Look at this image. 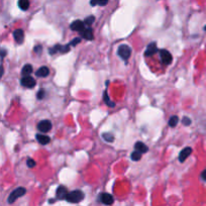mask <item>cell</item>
I'll list each match as a JSON object with an SVG mask.
<instances>
[{"mask_svg": "<svg viewBox=\"0 0 206 206\" xmlns=\"http://www.w3.org/2000/svg\"><path fill=\"white\" fill-rule=\"evenodd\" d=\"M36 75L40 78H45L50 75V70H49L48 67H41L40 69L36 72Z\"/></svg>", "mask_w": 206, "mask_h": 206, "instance_id": "obj_16", "label": "cell"}, {"mask_svg": "<svg viewBox=\"0 0 206 206\" xmlns=\"http://www.w3.org/2000/svg\"><path fill=\"white\" fill-rule=\"evenodd\" d=\"M117 55L124 61H127L131 55V48L127 45H121L117 50Z\"/></svg>", "mask_w": 206, "mask_h": 206, "instance_id": "obj_3", "label": "cell"}, {"mask_svg": "<svg viewBox=\"0 0 206 206\" xmlns=\"http://www.w3.org/2000/svg\"><path fill=\"white\" fill-rule=\"evenodd\" d=\"M55 201H56V199H50V201L49 202H50V203H53V202H55Z\"/></svg>", "mask_w": 206, "mask_h": 206, "instance_id": "obj_35", "label": "cell"}, {"mask_svg": "<svg viewBox=\"0 0 206 206\" xmlns=\"http://www.w3.org/2000/svg\"><path fill=\"white\" fill-rule=\"evenodd\" d=\"M142 154H141L139 152L135 151V150H134V152L131 153L130 158H131L132 161H134V162H138V161H139V160L142 159Z\"/></svg>", "mask_w": 206, "mask_h": 206, "instance_id": "obj_19", "label": "cell"}, {"mask_svg": "<svg viewBox=\"0 0 206 206\" xmlns=\"http://www.w3.org/2000/svg\"><path fill=\"white\" fill-rule=\"evenodd\" d=\"M182 123H183L184 125H186V126H188V125H190V124H191V119H190L189 117L184 116V117H183V119H182Z\"/></svg>", "mask_w": 206, "mask_h": 206, "instance_id": "obj_26", "label": "cell"}, {"mask_svg": "<svg viewBox=\"0 0 206 206\" xmlns=\"http://www.w3.org/2000/svg\"><path fill=\"white\" fill-rule=\"evenodd\" d=\"M18 6L21 10H27L29 7V0H18Z\"/></svg>", "mask_w": 206, "mask_h": 206, "instance_id": "obj_18", "label": "cell"}, {"mask_svg": "<svg viewBox=\"0 0 206 206\" xmlns=\"http://www.w3.org/2000/svg\"><path fill=\"white\" fill-rule=\"evenodd\" d=\"M204 29H205V31H206V25H205V27H204Z\"/></svg>", "mask_w": 206, "mask_h": 206, "instance_id": "obj_36", "label": "cell"}, {"mask_svg": "<svg viewBox=\"0 0 206 206\" xmlns=\"http://www.w3.org/2000/svg\"><path fill=\"white\" fill-rule=\"evenodd\" d=\"M160 56H161V59H162L163 63L164 64H166V65H170L173 61L172 55H171L170 52L167 51V50H161L160 51Z\"/></svg>", "mask_w": 206, "mask_h": 206, "instance_id": "obj_5", "label": "cell"}, {"mask_svg": "<svg viewBox=\"0 0 206 206\" xmlns=\"http://www.w3.org/2000/svg\"><path fill=\"white\" fill-rule=\"evenodd\" d=\"M94 20H95V17L91 15V16L86 17L85 20H84V21H83V22H84L85 25H87V26H90V25H91V24L94 22Z\"/></svg>", "mask_w": 206, "mask_h": 206, "instance_id": "obj_23", "label": "cell"}, {"mask_svg": "<svg viewBox=\"0 0 206 206\" xmlns=\"http://www.w3.org/2000/svg\"><path fill=\"white\" fill-rule=\"evenodd\" d=\"M103 100H104V102H105L108 106H110V107H114V106H115V104L109 99V97H108L106 91H104V94H103Z\"/></svg>", "mask_w": 206, "mask_h": 206, "instance_id": "obj_20", "label": "cell"}, {"mask_svg": "<svg viewBox=\"0 0 206 206\" xmlns=\"http://www.w3.org/2000/svg\"><path fill=\"white\" fill-rule=\"evenodd\" d=\"M20 83H21V85L23 87H26V88H33V87L36 86V84H37L36 80H34L31 76L22 77V79H21V81H20Z\"/></svg>", "mask_w": 206, "mask_h": 206, "instance_id": "obj_4", "label": "cell"}, {"mask_svg": "<svg viewBox=\"0 0 206 206\" xmlns=\"http://www.w3.org/2000/svg\"><path fill=\"white\" fill-rule=\"evenodd\" d=\"M67 194H68V190L65 186H59L57 191H56V195H57L58 199H66Z\"/></svg>", "mask_w": 206, "mask_h": 206, "instance_id": "obj_12", "label": "cell"}, {"mask_svg": "<svg viewBox=\"0 0 206 206\" xmlns=\"http://www.w3.org/2000/svg\"><path fill=\"white\" fill-rule=\"evenodd\" d=\"M70 45L68 44V45H66V46H64V47H61V50H60V52L61 53H68V52L70 51Z\"/></svg>", "mask_w": 206, "mask_h": 206, "instance_id": "obj_27", "label": "cell"}, {"mask_svg": "<svg viewBox=\"0 0 206 206\" xmlns=\"http://www.w3.org/2000/svg\"><path fill=\"white\" fill-rule=\"evenodd\" d=\"M192 154V149L189 148V146H187V148L183 149L182 151L180 152V155H179V161L181 163L185 162V160H186L188 157Z\"/></svg>", "mask_w": 206, "mask_h": 206, "instance_id": "obj_10", "label": "cell"}, {"mask_svg": "<svg viewBox=\"0 0 206 206\" xmlns=\"http://www.w3.org/2000/svg\"><path fill=\"white\" fill-rule=\"evenodd\" d=\"M72 30L74 31H79V33H81L82 30H84L85 29V24L84 22L82 21V20H75L74 22H72V24L70 25Z\"/></svg>", "mask_w": 206, "mask_h": 206, "instance_id": "obj_8", "label": "cell"}, {"mask_svg": "<svg viewBox=\"0 0 206 206\" xmlns=\"http://www.w3.org/2000/svg\"><path fill=\"white\" fill-rule=\"evenodd\" d=\"M201 177H202V179H203L204 181H206V170H204L203 172H202Z\"/></svg>", "mask_w": 206, "mask_h": 206, "instance_id": "obj_33", "label": "cell"}, {"mask_svg": "<svg viewBox=\"0 0 206 206\" xmlns=\"http://www.w3.org/2000/svg\"><path fill=\"white\" fill-rule=\"evenodd\" d=\"M37 99H43L44 97H45V90L44 89H41L40 91L37 92Z\"/></svg>", "mask_w": 206, "mask_h": 206, "instance_id": "obj_30", "label": "cell"}, {"mask_svg": "<svg viewBox=\"0 0 206 206\" xmlns=\"http://www.w3.org/2000/svg\"><path fill=\"white\" fill-rule=\"evenodd\" d=\"M81 36L85 38V40H88V41H92L93 40V31H92V29L91 27H85L84 30H82L81 33Z\"/></svg>", "mask_w": 206, "mask_h": 206, "instance_id": "obj_13", "label": "cell"}, {"mask_svg": "<svg viewBox=\"0 0 206 206\" xmlns=\"http://www.w3.org/2000/svg\"><path fill=\"white\" fill-rule=\"evenodd\" d=\"M178 121H179V118H178L177 115H173V116H171V118L169 119V125L171 127H174L176 126Z\"/></svg>", "mask_w": 206, "mask_h": 206, "instance_id": "obj_21", "label": "cell"}, {"mask_svg": "<svg viewBox=\"0 0 206 206\" xmlns=\"http://www.w3.org/2000/svg\"><path fill=\"white\" fill-rule=\"evenodd\" d=\"M37 138V141L40 142L41 145H48L49 142H51V138L49 135H45V134H37L36 135Z\"/></svg>", "mask_w": 206, "mask_h": 206, "instance_id": "obj_15", "label": "cell"}, {"mask_svg": "<svg viewBox=\"0 0 206 206\" xmlns=\"http://www.w3.org/2000/svg\"><path fill=\"white\" fill-rule=\"evenodd\" d=\"M26 193V189L24 187H18L16 188L15 190H13L11 193H10V195L8 196V203L9 204H12L13 202H15L17 199L22 197L24 194Z\"/></svg>", "mask_w": 206, "mask_h": 206, "instance_id": "obj_2", "label": "cell"}, {"mask_svg": "<svg viewBox=\"0 0 206 206\" xmlns=\"http://www.w3.org/2000/svg\"><path fill=\"white\" fill-rule=\"evenodd\" d=\"M99 199H100V201L102 202L103 204H105V205H111L114 202L113 196L111 194H109V193H102V194H100Z\"/></svg>", "mask_w": 206, "mask_h": 206, "instance_id": "obj_7", "label": "cell"}, {"mask_svg": "<svg viewBox=\"0 0 206 206\" xmlns=\"http://www.w3.org/2000/svg\"><path fill=\"white\" fill-rule=\"evenodd\" d=\"M61 47H62V46H60V45H56V46H54L53 48H51L50 50H49V52H50V54H51V55H55L56 53L60 52Z\"/></svg>", "mask_w": 206, "mask_h": 206, "instance_id": "obj_24", "label": "cell"}, {"mask_svg": "<svg viewBox=\"0 0 206 206\" xmlns=\"http://www.w3.org/2000/svg\"><path fill=\"white\" fill-rule=\"evenodd\" d=\"M52 128V122L50 120H41L37 123V130L41 132H48Z\"/></svg>", "mask_w": 206, "mask_h": 206, "instance_id": "obj_6", "label": "cell"}, {"mask_svg": "<svg viewBox=\"0 0 206 206\" xmlns=\"http://www.w3.org/2000/svg\"><path fill=\"white\" fill-rule=\"evenodd\" d=\"M158 52H159V50H158V48H157V44L156 43H151L148 47H146L145 55L146 56V57H150V56L155 55L156 53H158Z\"/></svg>", "mask_w": 206, "mask_h": 206, "instance_id": "obj_9", "label": "cell"}, {"mask_svg": "<svg viewBox=\"0 0 206 206\" xmlns=\"http://www.w3.org/2000/svg\"><path fill=\"white\" fill-rule=\"evenodd\" d=\"M102 138L105 139L106 142H111L114 141V137L112 134H109V132H104V134H102Z\"/></svg>", "mask_w": 206, "mask_h": 206, "instance_id": "obj_22", "label": "cell"}, {"mask_svg": "<svg viewBox=\"0 0 206 206\" xmlns=\"http://www.w3.org/2000/svg\"><path fill=\"white\" fill-rule=\"evenodd\" d=\"M26 165H27L29 168H34L36 165H37V163H36V161H34V160L29 158V159H27V161H26Z\"/></svg>", "mask_w": 206, "mask_h": 206, "instance_id": "obj_25", "label": "cell"}, {"mask_svg": "<svg viewBox=\"0 0 206 206\" xmlns=\"http://www.w3.org/2000/svg\"><path fill=\"white\" fill-rule=\"evenodd\" d=\"M85 195L81 190H74L71 192H68L67 196H66V200L70 203H79L84 199Z\"/></svg>", "mask_w": 206, "mask_h": 206, "instance_id": "obj_1", "label": "cell"}, {"mask_svg": "<svg viewBox=\"0 0 206 206\" xmlns=\"http://www.w3.org/2000/svg\"><path fill=\"white\" fill-rule=\"evenodd\" d=\"M107 2H108V0H97V5H101V6L106 5Z\"/></svg>", "mask_w": 206, "mask_h": 206, "instance_id": "obj_31", "label": "cell"}, {"mask_svg": "<svg viewBox=\"0 0 206 206\" xmlns=\"http://www.w3.org/2000/svg\"><path fill=\"white\" fill-rule=\"evenodd\" d=\"M33 66L31 65H29V64H26L24 67L22 68V70H21V75L23 76V77H25V76H30V74L33 73Z\"/></svg>", "mask_w": 206, "mask_h": 206, "instance_id": "obj_17", "label": "cell"}, {"mask_svg": "<svg viewBox=\"0 0 206 206\" xmlns=\"http://www.w3.org/2000/svg\"><path fill=\"white\" fill-rule=\"evenodd\" d=\"M6 54V51L5 50H0V55H1V57H4Z\"/></svg>", "mask_w": 206, "mask_h": 206, "instance_id": "obj_34", "label": "cell"}, {"mask_svg": "<svg viewBox=\"0 0 206 206\" xmlns=\"http://www.w3.org/2000/svg\"><path fill=\"white\" fill-rule=\"evenodd\" d=\"M134 150L135 151L139 152L141 154H146L149 151V148L146 144H144V142H135V145H134Z\"/></svg>", "mask_w": 206, "mask_h": 206, "instance_id": "obj_14", "label": "cell"}, {"mask_svg": "<svg viewBox=\"0 0 206 206\" xmlns=\"http://www.w3.org/2000/svg\"><path fill=\"white\" fill-rule=\"evenodd\" d=\"M33 51H34V53H37V54H41V52H43V47H41V45H37V46L34 47Z\"/></svg>", "mask_w": 206, "mask_h": 206, "instance_id": "obj_29", "label": "cell"}, {"mask_svg": "<svg viewBox=\"0 0 206 206\" xmlns=\"http://www.w3.org/2000/svg\"><path fill=\"white\" fill-rule=\"evenodd\" d=\"M80 41H81V38H80V37H76V38H74V40L71 41V43H69V45H70V46L74 47V46H76L77 44H79Z\"/></svg>", "mask_w": 206, "mask_h": 206, "instance_id": "obj_28", "label": "cell"}, {"mask_svg": "<svg viewBox=\"0 0 206 206\" xmlns=\"http://www.w3.org/2000/svg\"><path fill=\"white\" fill-rule=\"evenodd\" d=\"M13 37L17 44H22L24 41V31L22 29H16L13 33Z\"/></svg>", "mask_w": 206, "mask_h": 206, "instance_id": "obj_11", "label": "cell"}, {"mask_svg": "<svg viewBox=\"0 0 206 206\" xmlns=\"http://www.w3.org/2000/svg\"><path fill=\"white\" fill-rule=\"evenodd\" d=\"M3 74H4V68H3V66H0V79H1Z\"/></svg>", "mask_w": 206, "mask_h": 206, "instance_id": "obj_32", "label": "cell"}]
</instances>
